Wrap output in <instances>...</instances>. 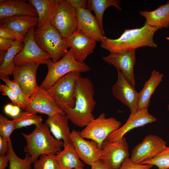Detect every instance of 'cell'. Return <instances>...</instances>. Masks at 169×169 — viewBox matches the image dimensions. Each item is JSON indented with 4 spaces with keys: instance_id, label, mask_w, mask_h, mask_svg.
Returning a JSON list of instances; mask_svg holds the SVG:
<instances>
[{
    "instance_id": "6da1fadb",
    "label": "cell",
    "mask_w": 169,
    "mask_h": 169,
    "mask_svg": "<svg viewBox=\"0 0 169 169\" xmlns=\"http://www.w3.org/2000/svg\"><path fill=\"white\" fill-rule=\"evenodd\" d=\"M159 29L145 23L141 28L125 29L116 39L110 38L105 36L100 42V47L110 53L136 50L146 46L157 48L154 41L153 36Z\"/></svg>"
},
{
    "instance_id": "7a4b0ae2",
    "label": "cell",
    "mask_w": 169,
    "mask_h": 169,
    "mask_svg": "<svg viewBox=\"0 0 169 169\" xmlns=\"http://www.w3.org/2000/svg\"><path fill=\"white\" fill-rule=\"evenodd\" d=\"M94 95L91 80L86 77L79 78L76 84L74 107L63 110L69 120L76 126L85 127L95 118L92 113L96 104Z\"/></svg>"
},
{
    "instance_id": "3957f363",
    "label": "cell",
    "mask_w": 169,
    "mask_h": 169,
    "mask_svg": "<svg viewBox=\"0 0 169 169\" xmlns=\"http://www.w3.org/2000/svg\"><path fill=\"white\" fill-rule=\"evenodd\" d=\"M21 134L26 141L23 151L30 156L33 163L42 155L56 154L64 146L62 141L57 140L51 135L45 123L35 125L34 130L28 134Z\"/></svg>"
},
{
    "instance_id": "277c9868",
    "label": "cell",
    "mask_w": 169,
    "mask_h": 169,
    "mask_svg": "<svg viewBox=\"0 0 169 169\" xmlns=\"http://www.w3.org/2000/svg\"><path fill=\"white\" fill-rule=\"evenodd\" d=\"M34 36L38 46L50 56L54 62L58 61L68 51L67 40L51 24L50 19L41 27L35 28Z\"/></svg>"
},
{
    "instance_id": "5b68a950",
    "label": "cell",
    "mask_w": 169,
    "mask_h": 169,
    "mask_svg": "<svg viewBox=\"0 0 169 169\" xmlns=\"http://www.w3.org/2000/svg\"><path fill=\"white\" fill-rule=\"evenodd\" d=\"M46 64L48 68V72L39 86L46 90L54 85L60 78L70 72H86L91 69L90 67L84 63L77 60L71 49L58 61L54 62L49 59Z\"/></svg>"
},
{
    "instance_id": "8992f818",
    "label": "cell",
    "mask_w": 169,
    "mask_h": 169,
    "mask_svg": "<svg viewBox=\"0 0 169 169\" xmlns=\"http://www.w3.org/2000/svg\"><path fill=\"white\" fill-rule=\"evenodd\" d=\"M81 73L70 72L59 79L47 90L58 106L63 110L64 108H73L75 105L76 86Z\"/></svg>"
},
{
    "instance_id": "52a82bcc",
    "label": "cell",
    "mask_w": 169,
    "mask_h": 169,
    "mask_svg": "<svg viewBox=\"0 0 169 169\" xmlns=\"http://www.w3.org/2000/svg\"><path fill=\"white\" fill-rule=\"evenodd\" d=\"M50 22L66 40L78 30L75 9L67 0H58Z\"/></svg>"
},
{
    "instance_id": "ba28073f",
    "label": "cell",
    "mask_w": 169,
    "mask_h": 169,
    "mask_svg": "<svg viewBox=\"0 0 169 169\" xmlns=\"http://www.w3.org/2000/svg\"><path fill=\"white\" fill-rule=\"evenodd\" d=\"M121 122L113 117L106 118L104 113H101L79 132L84 138L95 141L101 149L102 144L108 137L121 126Z\"/></svg>"
},
{
    "instance_id": "9c48e42d",
    "label": "cell",
    "mask_w": 169,
    "mask_h": 169,
    "mask_svg": "<svg viewBox=\"0 0 169 169\" xmlns=\"http://www.w3.org/2000/svg\"><path fill=\"white\" fill-rule=\"evenodd\" d=\"M35 26L31 28L25 35L21 50L15 56L13 62L15 65L26 64H46L51 59L50 56L43 50L36 43L34 36Z\"/></svg>"
},
{
    "instance_id": "30bf717a",
    "label": "cell",
    "mask_w": 169,
    "mask_h": 169,
    "mask_svg": "<svg viewBox=\"0 0 169 169\" xmlns=\"http://www.w3.org/2000/svg\"><path fill=\"white\" fill-rule=\"evenodd\" d=\"M129 146L125 137L103 143L100 160L110 169H119L125 159L129 157Z\"/></svg>"
},
{
    "instance_id": "8fae6325",
    "label": "cell",
    "mask_w": 169,
    "mask_h": 169,
    "mask_svg": "<svg viewBox=\"0 0 169 169\" xmlns=\"http://www.w3.org/2000/svg\"><path fill=\"white\" fill-rule=\"evenodd\" d=\"M166 142L159 136L147 135L134 147L130 159L133 163L141 164L158 155L166 146Z\"/></svg>"
},
{
    "instance_id": "7c38bea8",
    "label": "cell",
    "mask_w": 169,
    "mask_h": 169,
    "mask_svg": "<svg viewBox=\"0 0 169 169\" xmlns=\"http://www.w3.org/2000/svg\"><path fill=\"white\" fill-rule=\"evenodd\" d=\"M39 65L33 63L15 65L13 72V81L18 84L29 98L35 93L38 87L36 82V73Z\"/></svg>"
},
{
    "instance_id": "4fadbf2b",
    "label": "cell",
    "mask_w": 169,
    "mask_h": 169,
    "mask_svg": "<svg viewBox=\"0 0 169 169\" xmlns=\"http://www.w3.org/2000/svg\"><path fill=\"white\" fill-rule=\"evenodd\" d=\"M135 51L110 53L108 55L102 58L105 62L120 70L125 78L134 87L136 84L134 74V67L136 61Z\"/></svg>"
},
{
    "instance_id": "5bb4252c",
    "label": "cell",
    "mask_w": 169,
    "mask_h": 169,
    "mask_svg": "<svg viewBox=\"0 0 169 169\" xmlns=\"http://www.w3.org/2000/svg\"><path fill=\"white\" fill-rule=\"evenodd\" d=\"M117 79L111 88L114 96L127 106L131 113L138 110V93L125 78L120 71L117 69Z\"/></svg>"
},
{
    "instance_id": "9a60e30c",
    "label": "cell",
    "mask_w": 169,
    "mask_h": 169,
    "mask_svg": "<svg viewBox=\"0 0 169 169\" xmlns=\"http://www.w3.org/2000/svg\"><path fill=\"white\" fill-rule=\"evenodd\" d=\"M70 137L77 154L84 163L91 166L100 160L101 149L95 141L85 140L75 129L71 132Z\"/></svg>"
},
{
    "instance_id": "2e32d148",
    "label": "cell",
    "mask_w": 169,
    "mask_h": 169,
    "mask_svg": "<svg viewBox=\"0 0 169 169\" xmlns=\"http://www.w3.org/2000/svg\"><path fill=\"white\" fill-rule=\"evenodd\" d=\"M25 110L35 114H44L48 116L58 113H65L57 105L47 90L39 86L30 98Z\"/></svg>"
},
{
    "instance_id": "e0dca14e",
    "label": "cell",
    "mask_w": 169,
    "mask_h": 169,
    "mask_svg": "<svg viewBox=\"0 0 169 169\" xmlns=\"http://www.w3.org/2000/svg\"><path fill=\"white\" fill-rule=\"evenodd\" d=\"M156 120L154 116L149 113L148 108L131 113L125 124L109 135L106 140L111 142L119 141L131 130L155 122Z\"/></svg>"
},
{
    "instance_id": "ac0fdd59",
    "label": "cell",
    "mask_w": 169,
    "mask_h": 169,
    "mask_svg": "<svg viewBox=\"0 0 169 169\" xmlns=\"http://www.w3.org/2000/svg\"><path fill=\"white\" fill-rule=\"evenodd\" d=\"M78 21V30L89 38L101 42L105 34L102 31L95 16L87 8L75 9Z\"/></svg>"
},
{
    "instance_id": "d6986e66",
    "label": "cell",
    "mask_w": 169,
    "mask_h": 169,
    "mask_svg": "<svg viewBox=\"0 0 169 169\" xmlns=\"http://www.w3.org/2000/svg\"><path fill=\"white\" fill-rule=\"evenodd\" d=\"M67 45L72 52L75 59L84 63L88 56L92 54L96 41L77 30L67 40Z\"/></svg>"
},
{
    "instance_id": "ffe728a7",
    "label": "cell",
    "mask_w": 169,
    "mask_h": 169,
    "mask_svg": "<svg viewBox=\"0 0 169 169\" xmlns=\"http://www.w3.org/2000/svg\"><path fill=\"white\" fill-rule=\"evenodd\" d=\"M26 1L0 0V20L17 16L38 17L37 12L34 7Z\"/></svg>"
},
{
    "instance_id": "44dd1931",
    "label": "cell",
    "mask_w": 169,
    "mask_h": 169,
    "mask_svg": "<svg viewBox=\"0 0 169 169\" xmlns=\"http://www.w3.org/2000/svg\"><path fill=\"white\" fill-rule=\"evenodd\" d=\"M68 120L65 113H58L48 116L45 121L54 137L63 142L64 147L72 144Z\"/></svg>"
},
{
    "instance_id": "7402d4cb",
    "label": "cell",
    "mask_w": 169,
    "mask_h": 169,
    "mask_svg": "<svg viewBox=\"0 0 169 169\" xmlns=\"http://www.w3.org/2000/svg\"><path fill=\"white\" fill-rule=\"evenodd\" d=\"M38 17L17 16L6 18L0 21V25L10 30L23 41L27 32L37 25Z\"/></svg>"
},
{
    "instance_id": "603a6c76",
    "label": "cell",
    "mask_w": 169,
    "mask_h": 169,
    "mask_svg": "<svg viewBox=\"0 0 169 169\" xmlns=\"http://www.w3.org/2000/svg\"><path fill=\"white\" fill-rule=\"evenodd\" d=\"M163 75L159 71L153 70L150 78L144 84L141 90L138 93V110L148 108L151 98L156 88L163 81Z\"/></svg>"
},
{
    "instance_id": "cb8c5ba5",
    "label": "cell",
    "mask_w": 169,
    "mask_h": 169,
    "mask_svg": "<svg viewBox=\"0 0 169 169\" xmlns=\"http://www.w3.org/2000/svg\"><path fill=\"white\" fill-rule=\"evenodd\" d=\"M140 13L146 18L145 23L148 25L159 29L169 27V1L154 11H140Z\"/></svg>"
},
{
    "instance_id": "d4e9b609",
    "label": "cell",
    "mask_w": 169,
    "mask_h": 169,
    "mask_svg": "<svg viewBox=\"0 0 169 169\" xmlns=\"http://www.w3.org/2000/svg\"><path fill=\"white\" fill-rule=\"evenodd\" d=\"M64 148L55 155L61 169H83L84 165L72 143Z\"/></svg>"
},
{
    "instance_id": "484cf974",
    "label": "cell",
    "mask_w": 169,
    "mask_h": 169,
    "mask_svg": "<svg viewBox=\"0 0 169 169\" xmlns=\"http://www.w3.org/2000/svg\"><path fill=\"white\" fill-rule=\"evenodd\" d=\"M28 2L35 9L38 18L37 27L42 26L50 19L58 0H29Z\"/></svg>"
},
{
    "instance_id": "4316f807",
    "label": "cell",
    "mask_w": 169,
    "mask_h": 169,
    "mask_svg": "<svg viewBox=\"0 0 169 169\" xmlns=\"http://www.w3.org/2000/svg\"><path fill=\"white\" fill-rule=\"evenodd\" d=\"M120 1L119 0H87V8L94 11L95 17L100 27L105 34L103 28V17L105 10L109 7L113 6L117 9L121 10Z\"/></svg>"
},
{
    "instance_id": "83f0119b",
    "label": "cell",
    "mask_w": 169,
    "mask_h": 169,
    "mask_svg": "<svg viewBox=\"0 0 169 169\" xmlns=\"http://www.w3.org/2000/svg\"><path fill=\"white\" fill-rule=\"evenodd\" d=\"M23 42L14 41L12 47L5 54L0 65V77H7L12 74L15 65L13 59L16 54L22 49Z\"/></svg>"
},
{
    "instance_id": "f1b7e54d",
    "label": "cell",
    "mask_w": 169,
    "mask_h": 169,
    "mask_svg": "<svg viewBox=\"0 0 169 169\" xmlns=\"http://www.w3.org/2000/svg\"><path fill=\"white\" fill-rule=\"evenodd\" d=\"M9 159V169H31L33 163L30 156L26 153L24 158L18 157L13 148L11 139L8 141V149L7 154Z\"/></svg>"
},
{
    "instance_id": "f546056e",
    "label": "cell",
    "mask_w": 169,
    "mask_h": 169,
    "mask_svg": "<svg viewBox=\"0 0 169 169\" xmlns=\"http://www.w3.org/2000/svg\"><path fill=\"white\" fill-rule=\"evenodd\" d=\"M42 116L28 111L21 112L17 117L13 119L16 129L33 125H36L42 122Z\"/></svg>"
},
{
    "instance_id": "4dcf8cb0",
    "label": "cell",
    "mask_w": 169,
    "mask_h": 169,
    "mask_svg": "<svg viewBox=\"0 0 169 169\" xmlns=\"http://www.w3.org/2000/svg\"><path fill=\"white\" fill-rule=\"evenodd\" d=\"M141 164L155 166L158 169H169V147L166 146L155 157L143 161Z\"/></svg>"
},
{
    "instance_id": "1f68e13d",
    "label": "cell",
    "mask_w": 169,
    "mask_h": 169,
    "mask_svg": "<svg viewBox=\"0 0 169 169\" xmlns=\"http://www.w3.org/2000/svg\"><path fill=\"white\" fill-rule=\"evenodd\" d=\"M55 155L40 156L39 159L33 162L34 169H61Z\"/></svg>"
},
{
    "instance_id": "d6a6232c",
    "label": "cell",
    "mask_w": 169,
    "mask_h": 169,
    "mask_svg": "<svg viewBox=\"0 0 169 169\" xmlns=\"http://www.w3.org/2000/svg\"><path fill=\"white\" fill-rule=\"evenodd\" d=\"M16 129L13 120H9L2 114L0 115V136L8 141L13 131Z\"/></svg>"
},
{
    "instance_id": "836d02e7",
    "label": "cell",
    "mask_w": 169,
    "mask_h": 169,
    "mask_svg": "<svg viewBox=\"0 0 169 169\" xmlns=\"http://www.w3.org/2000/svg\"><path fill=\"white\" fill-rule=\"evenodd\" d=\"M0 78L5 84L8 85L18 96L23 105L24 110H25L29 101L30 98L24 94L18 84L13 80L10 79L8 76L0 77Z\"/></svg>"
},
{
    "instance_id": "e575fe53",
    "label": "cell",
    "mask_w": 169,
    "mask_h": 169,
    "mask_svg": "<svg viewBox=\"0 0 169 169\" xmlns=\"http://www.w3.org/2000/svg\"><path fill=\"white\" fill-rule=\"evenodd\" d=\"M0 90L2 95L8 96L13 104L24 109L23 105L19 97L8 85L6 84H0Z\"/></svg>"
},
{
    "instance_id": "d590c367",
    "label": "cell",
    "mask_w": 169,
    "mask_h": 169,
    "mask_svg": "<svg viewBox=\"0 0 169 169\" xmlns=\"http://www.w3.org/2000/svg\"><path fill=\"white\" fill-rule=\"evenodd\" d=\"M152 166L148 164L133 163L131 161L129 156L125 159L119 169H150Z\"/></svg>"
},
{
    "instance_id": "8d00e7d4",
    "label": "cell",
    "mask_w": 169,
    "mask_h": 169,
    "mask_svg": "<svg viewBox=\"0 0 169 169\" xmlns=\"http://www.w3.org/2000/svg\"><path fill=\"white\" fill-rule=\"evenodd\" d=\"M14 41L0 37V63H2L4 56L13 46Z\"/></svg>"
},
{
    "instance_id": "74e56055",
    "label": "cell",
    "mask_w": 169,
    "mask_h": 169,
    "mask_svg": "<svg viewBox=\"0 0 169 169\" xmlns=\"http://www.w3.org/2000/svg\"><path fill=\"white\" fill-rule=\"evenodd\" d=\"M0 37L23 42L22 40L12 31L0 25Z\"/></svg>"
},
{
    "instance_id": "f35d334b",
    "label": "cell",
    "mask_w": 169,
    "mask_h": 169,
    "mask_svg": "<svg viewBox=\"0 0 169 169\" xmlns=\"http://www.w3.org/2000/svg\"><path fill=\"white\" fill-rule=\"evenodd\" d=\"M70 4L75 9L86 8L87 0H67Z\"/></svg>"
},
{
    "instance_id": "ab89813d",
    "label": "cell",
    "mask_w": 169,
    "mask_h": 169,
    "mask_svg": "<svg viewBox=\"0 0 169 169\" xmlns=\"http://www.w3.org/2000/svg\"><path fill=\"white\" fill-rule=\"evenodd\" d=\"M8 141L0 136V155H5L8 149Z\"/></svg>"
},
{
    "instance_id": "60d3db41",
    "label": "cell",
    "mask_w": 169,
    "mask_h": 169,
    "mask_svg": "<svg viewBox=\"0 0 169 169\" xmlns=\"http://www.w3.org/2000/svg\"><path fill=\"white\" fill-rule=\"evenodd\" d=\"M9 162L8 155H0V169H5Z\"/></svg>"
},
{
    "instance_id": "b9f144b4",
    "label": "cell",
    "mask_w": 169,
    "mask_h": 169,
    "mask_svg": "<svg viewBox=\"0 0 169 169\" xmlns=\"http://www.w3.org/2000/svg\"><path fill=\"white\" fill-rule=\"evenodd\" d=\"M91 166V169H110L100 160L94 163Z\"/></svg>"
},
{
    "instance_id": "7bdbcfd3",
    "label": "cell",
    "mask_w": 169,
    "mask_h": 169,
    "mask_svg": "<svg viewBox=\"0 0 169 169\" xmlns=\"http://www.w3.org/2000/svg\"><path fill=\"white\" fill-rule=\"evenodd\" d=\"M21 113L20 107L15 105H13L11 112L9 115L14 119L17 117Z\"/></svg>"
},
{
    "instance_id": "ee69618b",
    "label": "cell",
    "mask_w": 169,
    "mask_h": 169,
    "mask_svg": "<svg viewBox=\"0 0 169 169\" xmlns=\"http://www.w3.org/2000/svg\"><path fill=\"white\" fill-rule=\"evenodd\" d=\"M13 105L11 104H8L4 106V112L6 114L10 115L13 109Z\"/></svg>"
},
{
    "instance_id": "f6af8a7d",
    "label": "cell",
    "mask_w": 169,
    "mask_h": 169,
    "mask_svg": "<svg viewBox=\"0 0 169 169\" xmlns=\"http://www.w3.org/2000/svg\"><path fill=\"white\" fill-rule=\"evenodd\" d=\"M167 110L169 112V103L167 105Z\"/></svg>"
},
{
    "instance_id": "bcb514c9",
    "label": "cell",
    "mask_w": 169,
    "mask_h": 169,
    "mask_svg": "<svg viewBox=\"0 0 169 169\" xmlns=\"http://www.w3.org/2000/svg\"><path fill=\"white\" fill-rule=\"evenodd\" d=\"M166 39L168 40H169V37H167L166 38Z\"/></svg>"
}]
</instances>
